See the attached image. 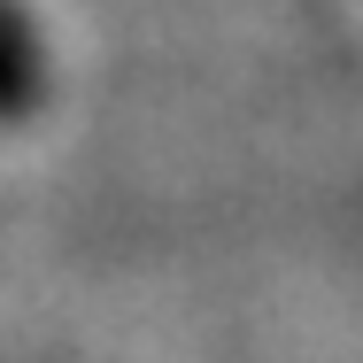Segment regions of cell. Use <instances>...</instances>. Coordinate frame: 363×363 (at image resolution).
Instances as JSON below:
<instances>
[{
  "label": "cell",
  "instance_id": "obj_1",
  "mask_svg": "<svg viewBox=\"0 0 363 363\" xmlns=\"http://www.w3.org/2000/svg\"><path fill=\"white\" fill-rule=\"evenodd\" d=\"M47 101V39L23 0H0V132L31 124Z\"/></svg>",
  "mask_w": 363,
  "mask_h": 363
}]
</instances>
